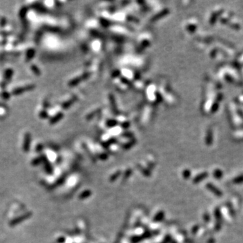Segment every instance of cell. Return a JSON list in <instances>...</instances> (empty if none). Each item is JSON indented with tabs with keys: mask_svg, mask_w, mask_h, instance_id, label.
Segmentation results:
<instances>
[{
	"mask_svg": "<svg viewBox=\"0 0 243 243\" xmlns=\"http://www.w3.org/2000/svg\"><path fill=\"white\" fill-rule=\"evenodd\" d=\"M206 187H207V189L209 190V191H211L212 193H213L214 195L217 196V197H220L222 196V192L212 183L208 182L207 184H206Z\"/></svg>",
	"mask_w": 243,
	"mask_h": 243,
	"instance_id": "6da1fadb",
	"label": "cell"
},
{
	"mask_svg": "<svg viewBox=\"0 0 243 243\" xmlns=\"http://www.w3.org/2000/svg\"><path fill=\"white\" fill-rule=\"evenodd\" d=\"M198 229H199V227H198V226H195V227L194 228V230H193L194 233H196V232H197V231L198 230Z\"/></svg>",
	"mask_w": 243,
	"mask_h": 243,
	"instance_id": "e0dca14e",
	"label": "cell"
},
{
	"mask_svg": "<svg viewBox=\"0 0 243 243\" xmlns=\"http://www.w3.org/2000/svg\"><path fill=\"white\" fill-rule=\"evenodd\" d=\"M228 207L229 208V211H230V215H232V216L235 215V212H234V210L233 208H232V206L229 205H228Z\"/></svg>",
	"mask_w": 243,
	"mask_h": 243,
	"instance_id": "9a60e30c",
	"label": "cell"
},
{
	"mask_svg": "<svg viewBox=\"0 0 243 243\" xmlns=\"http://www.w3.org/2000/svg\"><path fill=\"white\" fill-rule=\"evenodd\" d=\"M39 116H40V117H41L43 118H45L47 117V112L45 111H43H43L40 112Z\"/></svg>",
	"mask_w": 243,
	"mask_h": 243,
	"instance_id": "2e32d148",
	"label": "cell"
},
{
	"mask_svg": "<svg viewBox=\"0 0 243 243\" xmlns=\"http://www.w3.org/2000/svg\"><path fill=\"white\" fill-rule=\"evenodd\" d=\"M203 218V220L205 221V222H209L210 219H211L209 214L207 213H205V214H204Z\"/></svg>",
	"mask_w": 243,
	"mask_h": 243,
	"instance_id": "4fadbf2b",
	"label": "cell"
},
{
	"mask_svg": "<svg viewBox=\"0 0 243 243\" xmlns=\"http://www.w3.org/2000/svg\"><path fill=\"white\" fill-rule=\"evenodd\" d=\"M25 91H28V88L27 86H25L24 87H16L15 89H13V91L12 92V94L14 95H21V94L24 93Z\"/></svg>",
	"mask_w": 243,
	"mask_h": 243,
	"instance_id": "277c9868",
	"label": "cell"
},
{
	"mask_svg": "<svg viewBox=\"0 0 243 243\" xmlns=\"http://www.w3.org/2000/svg\"><path fill=\"white\" fill-rule=\"evenodd\" d=\"M208 176H209V174H208V173L207 172V171H205V172H202L201 173H199V174H198L197 176H196L195 178H194L193 182L196 184L201 182H202L203 180H204L205 179L207 178L208 177Z\"/></svg>",
	"mask_w": 243,
	"mask_h": 243,
	"instance_id": "3957f363",
	"label": "cell"
},
{
	"mask_svg": "<svg viewBox=\"0 0 243 243\" xmlns=\"http://www.w3.org/2000/svg\"><path fill=\"white\" fill-rule=\"evenodd\" d=\"M213 177L215 178V179H218V180H220L222 178V177H223V171H222L221 169H216L214 170L213 173Z\"/></svg>",
	"mask_w": 243,
	"mask_h": 243,
	"instance_id": "9c48e42d",
	"label": "cell"
},
{
	"mask_svg": "<svg viewBox=\"0 0 243 243\" xmlns=\"http://www.w3.org/2000/svg\"><path fill=\"white\" fill-rule=\"evenodd\" d=\"M1 97L3 98L4 100H8L10 99V94L7 91H3V93H1Z\"/></svg>",
	"mask_w": 243,
	"mask_h": 243,
	"instance_id": "7c38bea8",
	"label": "cell"
},
{
	"mask_svg": "<svg viewBox=\"0 0 243 243\" xmlns=\"http://www.w3.org/2000/svg\"><path fill=\"white\" fill-rule=\"evenodd\" d=\"M14 74V70L12 68H8L5 70L3 74V78L6 82H8L11 80L12 76Z\"/></svg>",
	"mask_w": 243,
	"mask_h": 243,
	"instance_id": "5b68a950",
	"label": "cell"
},
{
	"mask_svg": "<svg viewBox=\"0 0 243 243\" xmlns=\"http://www.w3.org/2000/svg\"><path fill=\"white\" fill-rule=\"evenodd\" d=\"M35 56V50L34 49L30 48L28 49V50L26 51V62H29L30 60H31Z\"/></svg>",
	"mask_w": 243,
	"mask_h": 243,
	"instance_id": "8992f818",
	"label": "cell"
},
{
	"mask_svg": "<svg viewBox=\"0 0 243 243\" xmlns=\"http://www.w3.org/2000/svg\"><path fill=\"white\" fill-rule=\"evenodd\" d=\"M6 23H7V20H6V18H2L1 20H0V26L1 27H3L4 26H6Z\"/></svg>",
	"mask_w": 243,
	"mask_h": 243,
	"instance_id": "5bb4252c",
	"label": "cell"
},
{
	"mask_svg": "<svg viewBox=\"0 0 243 243\" xmlns=\"http://www.w3.org/2000/svg\"><path fill=\"white\" fill-rule=\"evenodd\" d=\"M30 134L29 132H26L24 135V143H23V149L25 152H28L30 148Z\"/></svg>",
	"mask_w": 243,
	"mask_h": 243,
	"instance_id": "7a4b0ae2",
	"label": "cell"
},
{
	"mask_svg": "<svg viewBox=\"0 0 243 243\" xmlns=\"http://www.w3.org/2000/svg\"><path fill=\"white\" fill-rule=\"evenodd\" d=\"M28 8L26 7V6H23L21 9H20V12H19V16L20 18H21L22 20H24L26 18V14H27V12H28Z\"/></svg>",
	"mask_w": 243,
	"mask_h": 243,
	"instance_id": "ba28073f",
	"label": "cell"
},
{
	"mask_svg": "<svg viewBox=\"0 0 243 243\" xmlns=\"http://www.w3.org/2000/svg\"><path fill=\"white\" fill-rule=\"evenodd\" d=\"M233 182L234 184H239L243 183V174L239 175L238 176L236 177L233 180Z\"/></svg>",
	"mask_w": 243,
	"mask_h": 243,
	"instance_id": "30bf717a",
	"label": "cell"
},
{
	"mask_svg": "<svg viewBox=\"0 0 243 243\" xmlns=\"http://www.w3.org/2000/svg\"><path fill=\"white\" fill-rule=\"evenodd\" d=\"M214 239H213V238H211V239H209V241H208V242L207 243H214Z\"/></svg>",
	"mask_w": 243,
	"mask_h": 243,
	"instance_id": "ac0fdd59",
	"label": "cell"
},
{
	"mask_svg": "<svg viewBox=\"0 0 243 243\" xmlns=\"http://www.w3.org/2000/svg\"><path fill=\"white\" fill-rule=\"evenodd\" d=\"M30 68H31L32 71V72H33V73H34V74L37 75V76H39V75H40V74H41L40 70H39V68L38 67L36 66V65L32 64V66H31V67H30Z\"/></svg>",
	"mask_w": 243,
	"mask_h": 243,
	"instance_id": "8fae6325",
	"label": "cell"
},
{
	"mask_svg": "<svg viewBox=\"0 0 243 243\" xmlns=\"http://www.w3.org/2000/svg\"><path fill=\"white\" fill-rule=\"evenodd\" d=\"M214 217L216 220V222H221L222 223V215L219 208H215L214 211Z\"/></svg>",
	"mask_w": 243,
	"mask_h": 243,
	"instance_id": "52a82bcc",
	"label": "cell"
}]
</instances>
